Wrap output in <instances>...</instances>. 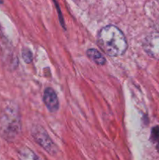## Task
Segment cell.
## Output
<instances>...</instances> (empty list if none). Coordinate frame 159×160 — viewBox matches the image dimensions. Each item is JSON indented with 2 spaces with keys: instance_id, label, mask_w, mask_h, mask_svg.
<instances>
[{
  "instance_id": "8992f818",
  "label": "cell",
  "mask_w": 159,
  "mask_h": 160,
  "mask_svg": "<svg viewBox=\"0 0 159 160\" xmlns=\"http://www.w3.org/2000/svg\"><path fill=\"white\" fill-rule=\"evenodd\" d=\"M87 56L90 60L94 62L95 63H97L98 65L103 66L105 64V58H104V56H103L101 53H100L97 49H94V48H90V49H88L87 51Z\"/></svg>"
},
{
  "instance_id": "277c9868",
  "label": "cell",
  "mask_w": 159,
  "mask_h": 160,
  "mask_svg": "<svg viewBox=\"0 0 159 160\" xmlns=\"http://www.w3.org/2000/svg\"><path fill=\"white\" fill-rule=\"evenodd\" d=\"M143 47L151 57L159 60V32H152L144 39Z\"/></svg>"
},
{
  "instance_id": "30bf717a",
  "label": "cell",
  "mask_w": 159,
  "mask_h": 160,
  "mask_svg": "<svg viewBox=\"0 0 159 160\" xmlns=\"http://www.w3.org/2000/svg\"><path fill=\"white\" fill-rule=\"evenodd\" d=\"M157 151H158V152H159V140L157 141Z\"/></svg>"
},
{
  "instance_id": "5b68a950",
  "label": "cell",
  "mask_w": 159,
  "mask_h": 160,
  "mask_svg": "<svg viewBox=\"0 0 159 160\" xmlns=\"http://www.w3.org/2000/svg\"><path fill=\"white\" fill-rule=\"evenodd\" d=\"M43 101L50 112H56L59 109V102L56 93L51 88H47L44 92Z\"/></svg>"
},
{
  "instance_id": "9c48e42d",
  "label": "cell",
  "mask_w": 159,
  "mask_h": 160,
  "mask_svg": "<svg viewBox=\"0 0 159 160\" xmlns=\"http://www.w3.org/2000/svg\"><path fill=\"white\" fill-rule=\"evenodd\" d=\"M151 139L153 142H157L159 140V127H155L151 131Z\"/></svg>"
},
{
  "instance_id": "52a82bcc",
  "label": "cell",
  "mask_w": 159,
  "mask_h": 160,
  "mask_svg": "<svg viewBox=\"0 0 159 160\" xmlns=\"http://www.w3.org/2000/svg\"><path fill=\"white\" fill-rule=\"evenodd\" d=\"M20 156H21L22 159H37L38 158L31 151V150L27 149V148H23L20 152Z\"/></svg>"
},
{
  "instance_id": "8fae6325",
  "label": "cell",
  "mask_w": 159,
  "mask_h": 160,
  "mask_svg": "<svg viewBox=\"0 0 159 160\" xmlns=\"http://www.w3.org/2000/svg\"><path fill=\"white\" fill-rule=\"evenodd\" d=\"M0 3H2V0H0Z\"/></svg>"
},
{
  "instance_id": "7a4b0ae2",
  "label": "cell",
  "mask_w": 159,
  "mask_h": 160,
  "mask_svg": "<svg viewBox=\"0 0 159 160\" xmlns=\"http://www.w3.org/2000/svg\"><path fill=\"white\" fill-rule=\"evenodd\" d=\"M21 131V121L18 108L9 104L0 112V135L8 142H13Z\"/></svg>"
},
{
  "instance_id": "3957f363",
  "label": "cell",
  "mask_w": 159,
  "mask_h": 160,
  "mask_svg": "<svg viewBox=\"0 0 159 160\" xmlns=\"http://www.w3.org/2000/svg\"><path fill=\"white\" fill-rule=\"evenodd\" d=\"M32 136L35 142L42 147L47 152L51 155H55L57 152V148L50 138L48 134L43 128L35 126L32 129Z\"/></svg>"
},
{
  "instance_id": "ba28073f",
  "label": "cell",
  "mask_w": 159,
  "mask_h": 160,
  "mask_svg": "<svg viewBox=\"0 0 159 160\" xmlns=\"http://www.w3.org/2000/svg\"><path fill=\"white\" fill-rule=\"evenodd\" d=\"M22 57H23V60H24L26 63H29V62H31L33 59L32 52H31L30 49L24 48L22 50Z\"/></svg>"
},
{
  "instance_id": "6da1fadb",
  "label": "cell",
  "mask_w": 159,
  "mask_h": 160,
  "mask_svg": "<svg viewBox=\"0 0 159 160\" xmlns=\"http://www.w3.org/2000/svg\"><path fill=\"white\" fill-rule=\"evenodd\" d=\"M98 45L109 56H118L124 54L128 46L123 33L114 25H108L99 31Z\"/></svg>"
}]
</instances>
